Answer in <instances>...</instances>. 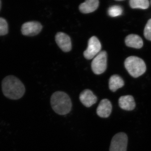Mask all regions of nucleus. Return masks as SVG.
<instances>
[{"mask_svg": "<svg viewBox=\"0 0 151 151\" xmlns=\"http://www.w3.org/2000/svg\"><path fill=\"white\" fill-rule=\"evenodd\" d=\"M2 90L3 94L7 98L17 100L24 95L25 88L18 78L13 76H9L3 79Z\"/></svg>", "mask_w": 151, "mask_h": 151, "instance_id": "1", "label": "nucleus"}, {"mask_svg": "<svg viewBox=\"0 0 151 151\" xmlns=\"http://www.w3.org/2000/svg\"><path fill=\"white\" fill-rule=\"evenodd\" d=\"M50 104L53 111L60 115L68 114L72 108L70 97L62 91H57L52 94L50 98Z\"/></svg>", "mask_w": 151, "mask_h": 151, "instance_id": "2", "label": "nucleus"}, {"mask_svg": "<svg viewBox=\"0 0 151 151\" xmlns=\"http://www.w3.org/2000/svg\"><path fill=\"white\" fill-rule=\"evenodd\" d=\"M124 65L129 73L134 78L143 75L147 69L144 60L138 57L132 56L127 58Z\"/></svg>", "mask_w": 151, "mask_h": 151, "instance_id": "3", "label": "nucleus"}, {"mask_svg": "<svg viewBox=\"0 0 151 151\" xmlns=\"http://www.w3.org/2000/svg\"><path fill=\"white\" fill-rule=\"evenodd\" d=\"M92 71L97 75L104 73L107 67V53L105 51L100 52L92 61Z\"/></svg>", "mask_w": 151, "mask_h": 151, "instance_id": "4", "label": "nucleus"}, {"mask_svg": "<svg viewBox=\"0 0 151 151\" xmlns=\"http://www.w3.org/2000/svg\"><path fill=\"white\" fill-rule=\"evenodd\" d=\"M128 138L127 134L120 132L114 135L111 141L110 151H127Z\"/></svg>", "mask_w": 151, "mask_h": 151, "instance_id": "5", "label": "nucleus"}, {"mask_svg": "<svg viewBox=\"0 0 151 151\" xmlns=\"http://www.w3.org/2000/svg\"><path fill=\"white\" fill-rule=\"evenodd\" d=\"M102 46L100 41L96 36H92L88 40V47L84 52V56L86 59L95 57L101 51Z\"/></svg>", "mask_w": 151, "mask_h": 151, "instance_id": "6", "label": "nucleus"}, {"mask_svg": "<svg viewBox=\"0 0 151 151\" xmlns=\"http://www.w3.org/2000/svg\"><path fill=\"white\" fill-rule=\"evenodd\" d=\"M42 28V25L39 22H27L22 25L21 32L24 35L33 36L38 34Z\"/></svg>", "mask_w": 151, "mask_h": 151, "instance_id": "7", "label": "nucleus"}, {"mask_svg": "<svg viewBox=\"0 0 151 151\" xmlns=\"http://www.w3.org/2000/svg\"><path fill=\"white\" fill-rule=\"evenodd\" d=\"M55 41L60 48L64 52H68L71 50V42L70 37L66 34L59 32L55 36Z\"/></svg>", "mask_w": 151, "mask_h": 151, "instance_id": "8", "label": "nucleus"}, {"mask_svg": "<svg viewBox=\"0 0 151 151\" xmlns=\"http://www.w3.org/2000/svg\"><path fill=\"white\" fill-rule=\"evenodd\" d=\"M112 110V105L108 99H103L100 101L97 108V115L103 118H107L111 115Z\"/></svg>", "mask_w": 151, "mask_h": 151, "instance_id": "9", "label": "nucleus"}, {"mask_svg": "<svg viewBox=\"0 0 151 151\" xmlns=\"http://www.w3.org/2000/svg\"><path fill=\"white\" fill-rule=\"evenodd\" d=\"M79 100L84 106L89 108L97 103V98L91 90L86 89L80 93Z\"/></svg>", "mask_w": 151, "mask_h": 151, "instance_id": "10", "label": "nucleus"}, {"mask_svg": "<svg viewBox=\"0 0 151 151\" xmlns=\"http://www.w3.org/2000/svg\"><path fill=\"white\" fill-rule=\"evenodd\" d=\"M119 107L123 110L127 111L134 110L136 107L134 99L132 95L122 96L119 100Z\"/></svg>", "mask_w": 151, "mask_h": 151, "instance_id": "11", "label": "nucleus"}, {"mask_svg": "<svg viewBox=\"0 0 151 151\" xmlns=\"http://www.w3.org/2000/svg\"><path fill=\"white\" fill-rule=\"evenodd\" d=\"M99 5L98 0H87L79 5V10L83 14L90 13L96 10Z\"/></svg>", "mask_w": 151, "mask_h": 151, "instance_id": "12", "label": "nucleus"}, {"mask_svg": "<svg viewBox=\"0 0 151 151\" xmlns=\"http://www.w3.org/2000/svg\"><path fill=\"white\" fill-rule=\"evenodd\" d=\"M125 42L127 46L129 47L139 49L143 46L142 39L137 35L131 34L127 36Z\"/></svg>", "mask_w": 151, "mask_h": 151, "instance_id": "13", "label": "nucleus"}, {"mask_svg": "<svg viewBox=\"0 0 151 151\" xmlns=\"http://www.w3.org/2000/svg\"><path fill=\"white\" fill-rule=\"evenodd\" d=\"M124 85L123 78L118 75H113L110 77L109 81V89L112 92H115Z\"/></svg>", "mask_w": 151, "mask_h": 151, "instance_id": "14", "label": "nucleus"}, {"mask_svg": "<svg viewBox=\"0 0 151 151\" xmlns=\"http://www.w3.org/2000/svg\"><path fill=\"white\" fill-rule=\"evenodd\" d=\"M129 4L132 9H148L150 6V3L148 0H130Z\"/></svg>", "mask_w": 151, "mask_h": 151, "instance_id": "15", "label": "nucleus"}, {"mask_svg": "<svg viewBox=\"0 0 151 151\" xmlns=\"http://www.w3.org/2000/svg\"><path fill=\"white\" fill-rule=\"evenodd\" d=\"M123 12V9L121 6L114 5L110 7L108 9V14L112 17L120 16L122 15Z\"/></svg>", "mask_w": 151, "mask_h": 151, "instance_id": "16", "label": "nucleus"}, {"mask_svg": "<svg viewBox=\"0 0 151 151\" xmlns=\"http://www.w3.org/2000/svg\"><path fill=\"white\" fill-rule=\"evenodd\" d=\"M8 32V24L6 21L0 17V36L6 35Z\"/></svg>", "mask_w": 151, "mask_h": 151, "instance_id": "17", "label": "nucleus"}, {"mask_svg": "<svg viewBox=\"0 0 151 151\" xmlns=\"http://www.w3.org/2000/svg\"><path fill=\"white\" fill-rule=\"evenodd\" d=\"M144 35L148 40L151 41V19L149 20L144 29Z\"/></svg>", "mask_w": 151, "mask_h": 151, "instance_id": "18", "label": "nucleus"}, {"mask_svg": "<svg viewBox=\"0 0 151 151\" xmlns=\"http://www.w3.org/2000/svg\"><path fill=\"white\" fill-rule=\"evenodd\" d=\"M1 1H0V10H1Z\"/></svg>", "mask_w": 151, "mask_h": 151, "instance_id": "19", "label": "nucleus"}, {"mask_svg": "<svg viewBox=\"0 0 151 151\" xmlns=\"http://www.w3.org/2000/svg\"></svg>", "mask_w": 151, "mask_h": 151, "instance_id": "20", "label": "nucleus"}]
</instances>
